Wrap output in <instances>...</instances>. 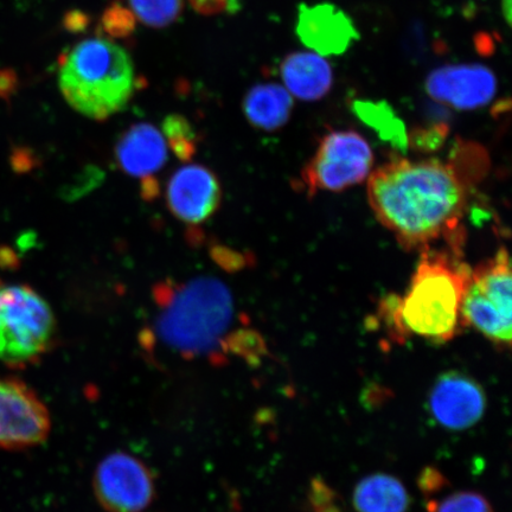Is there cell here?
<instances>
[{
  "label": "cell",
  "instance_id": "obj_1",
  "mask_svg": "<svg viewBox=\"0 0 512 512\" xmlns=\"http://www.w3.org/2000/svg\"><path fill=\"white\" fill-rule=\"evenodd\" d=\"M469 181L456 156L451 163L395 159L370 175L368 198L377 219L408 251L447 241L459 253Z\"/></svg>",
  "mask_w": 512,
  "mask_h": 512
},
{
  "label": "cell",
  "instance_id": "obj_2",
  "mask_svg": "<svg viewBox=\"0 0 512 512\" xmlns=\"http://www.w3.org/2000/svg\"><path fill=\"white\" fill-rule=\"evenodd\" d=\"M156 303L153 335L175 354L187 358L215 355L227 348L253 361L262 341L251 331L233 330L235 305L221 280L208 275L187 281L168 280L153 290Z\"/></svg>",
  "mask_w": 512,
  "mask_h": 512
},
{
  "label": "cell",
  "instance_id": "obj_3",
  "mask_svg": "<svg viewBox=\"0 0 512 512\" xmlns=\"http://www.w3.org/2000/svg\"><path fill=\"white\" fill-rule=\"evenodd\" d=\"M471 268L452 251L422 252L403 297L389 296L381 305L384 323L398 341L409 336L445 343L464 328L462 305Z\"/></svg>",
  "mask_w": 512,
  "mask_h": 512
},
{
  "label": "cell",
  "instance_id": "obj_4",
  "mask_svg": "<svg viewBox=\"0 0 512 512\" xmlns=\"http://www.w3.org/2000/svg\"><path fill=\"white\" fill-rule=\"evenodd\" d=\"M59 85L76 112L105 120L123 111L136 89L130 55L105 38H89L63 57Z\"/></svg>",
  "mask_w": 512,
  "mask_h": 512
},
{
  "label": "cell",
  "instance_id": "obj_5",
  "mask_svg": "<svg viewBox=\"0 0 512 512\" xmlns=\"http://www.w3.org/2000/svg\"><path fill=\"white\" fill-rule=\"evenodd\" d=\"M56 319L47 300L28 285L0 280V362L24 368L54 343Z\"/></svg>",
  "mask_w": 512,
  "mask_h": 512
},
{
  "label": "cell",
  "instance_id": "obj_6",
  "mask_svg": "<svg viewBox=\"0 0 512 512\" xmlns=\"http://www.w3.org/2000/svg\"><path fill=\"white\" fill-rule=\"evenodd\" d=\"M511 262L507 249L471 270L462 305L464 326H471L499 348H510L512 325Z\"/></svg>",
  "mask_w": 512,
  "mask_h": 512
},
{
  "label": "cell",
  "instance_id": "obj_7",
  "mask_svg": "<svg viewBox=\"0 0 512 512\" xmlns=\"http://www.w3.org/2000/svg\"><path fill=\"white\" fill-rule=\"evenodd\" d=\"M374 153L356 131H335L322 139L315 156L300 178L307 195L320 191L347 190L366 179L373 168Z\"/></svg>",
  "mask_w": 512,
  "mask_h": 512
},
{
  "label": "cell",
  "instance_id": "obj_8",
  "mask_svg": "<svg viewBox=\"0 0 512 512\" xmlns=\"http://www.w3.org/2000/svg\"><path fill=\"white\" fill-rule=\"evenodd\" d=\"M93 490L107 512H143L156 496V479L142 459L114 452L96 466Z\"/></svg>",
  "mask_w": 512,
  "mask_h": 512
},
{
  "label": "cell",
  "instance_id": "obj_9",
  "mask_svg": "<svg viewBox=\"0 0 512 512\" xmlns=\"http://www.w3.org/2000/svg\"><path fill=\"white\" fill-rule=\"evenodd\" d=\"M49 409L34 389L12 377L0 379V450L23 451L49 437Z\"/></svg>",
  "mask_w": 512,
  "mask_h": 512
},
{
  "label": "cell",
  "instance_id": "obj_10",
  "mask_svg": "<svg viewBox=\"0 0 512 512\" xmlns=\"http://www.w3.org/2000/svg\"><path fill=\"white\" fill-rule=\"evenodd\" d=\"M485 409L483 387L459 371L440 375L428 394V411L446 430L464 431L475 426Z\"/></svg>",
  "mask_w": 512,
  "mask_h": 512
},
{
  "label": "cell",
  "instance_id": "obj_11",
  "mask_svg": "<svg viewBox=\"0 0 512 512\" xmlns=\"http://www.w3.org/2000/svg\"><path fill=\"white\" fill-rule=\"evenodd\" d=\"M426 91L441 104L471 111L488 105L495 98L497 80L489 68L479 64L447 66L428 76Z\"/></svg>",
  "mask_w": 512,
  "mask_h": 512
},
{
  "label": "cell",
  "instance_id": "obj_12",
  "mask_svg": "<svg viewBox=\"0 0 512 512\" xmlns=\"http://www.w3.org/2000/svg\"><path fill=\"white\" fill-rule=\"evenodd\" d=\"M219 179L206 166L190 164L178 169L166 188L171 213L184 223L201 224L220 207Z\"/></svg>",
  "mask_w": 512,
  "mask_h": 512
},
{
  "label": "cell",
  "instance_id": "obj_13",
  "mask_svg": "<svg viewBox=\"0 0 512 512\" xmlns=\"http://www.w3.org/2000/svg\"><path fill=\"white\" fill-rule=\"evenodd\" d=\"M296 32L306 48L320 56H338L360 38L354 21L330 3L300 5Z\"/></svg>",
  "mask_w": 512,
  "mask_h": 512
},
{
  "label": "cell",
  "instance_id": "obj_14",
  "mask_svg": "<svg viewBox=\"0 0 512 512\" xmlns=\"http://www.w3.org/2000/svg\"><path fill=\"white\" fill-rule=\"evenodd\" d=\"M164 134L150 124L134 125L115 147L120 168L127 175L151 179L168 162V144Z\"/></svg>",
  "mask_w": 512,
  "mask_h": 512
},
{
  "label": "cell",
  "instance_id": "obj_15",
  "mask_svg": "<svg viewBox=\"0 0 512 512\" xmlns=\"http://www.w3.org/2000/svg\"><path fill=\"white\" fill-rule=\"evenodd\" d=\"M280 73L286 91L305 101L324 98L334 81L330 63L323 56L307 51L288 55L281 63Z\"/></svg>",
  "mask_w": 512,
  "mask_h": 512
},
{
  "label": "cell",
  "instance_id": "obj_16",
  "mask_svg": "<svg viewBox=\"0 0 512 512\" xmlns=\"http://www.w3.org/2000/svg\"><path fill=\"white\" fill-rule=\"evenodd\" d=\"M243 110L253 126L268 132L277 131L291 117L292 95L285 87L274 83L255 86L246 95Z\"/></svg>",
  "mask_w": 512,
  "mask_h": 512
},
{
  "label": "cell",
  "instance_id": "obj_17",
  "mask_svg": "<svg viewBox=\"0 0 512 512\" xmlns=\"http://www.w3.org/2000/svg\"><path fill=\"white\" fill-rule=\"evenodd\" d=\"M354 505L358 512H406L409 496L398 478L379 473L358 483Z\"/></svg>",
  "mask_w": 512,
  "mask_h": 512
},
{
  "label": "cell",
  "instance_id": "obj_18",
  "mask_svg": "<svg viewBox=\"0 0 512 512\" xmlns=\"http://www.w3.org/2000/svg\"><path fill=\"white\" fill-rule=\"evenodd\" d=\"M352 108H354L357 117L373 128L383 140L402 151L407 149L408 134L406 127L392 107L384 104V102L358 100L354 102Z\"/></svg>",
  "mask_w": 512,
  "mask_h": 512
},
{
  "label": "cell",
  "instance_id": "obj_19",
  "mask_svg": "<svg viewBox=\"0 0 512 512\" xmlns=\"http://www.w3.org/2000/svg\"><path fill=\"white\" fill-rule=\"evenodd\" d=\"M131 14L151 28H165L181 15L183 0H127Z\"/></svg>",
  "mask_w": 512,
  "mask_h": 512
},
{
  "label": "cell",
  "instance_id": "obj_20",
  "mask_svg": "<svg viewBox=\"0 0 512 512\" xmlns=\"http://www.w3.org/2000/svg\"><path fill=\"white\" fill-rule=\"evenodd\" d=\"M164 137L179 158L189 159L196 150L195 134L187 120L170 115L164 123Z\"/></svg>",
  "mask_w": 512,
  "mask_h": 512
},
{
  "label": "cell",
  "instance_id": "obj_21",
  "mask_svg": "<svg viewBox=\"0 0 512 512\" xmlns=\"http://www.w3.org/2000/svg\"><path fill=\"white\" fill-rule=\"evenodd\" d=\"M430 512H494L482 495L475 492H458L441 503L428 504Z\"/></svg>",
  "mask_w": 512,
  "mask_h": 512
},
{
  "label": "cell",
  "instance_id": "obj_22",
  "mask_svg": "<svg viewBox=\"0 0 512 512\" xmlns=\"http://www.w3.org/2000/svg\"><path fill=\"white\" fill-rule=\"evenodd\" d=\"M445 137L446 127L437 126L413 133L412 137L408 138V145L411 143L415 149L431 151L438 149V147L443 144Z\"/></svg>",
  "mask_w": 512,
  "mask_h": 512
},
{
  "label": "cell",
  "instance_id": "obj_23",
  "mask_svg": "<svg viewBox=\"0 0 512 512\" xmlns=\"http://www.w3.org/2000/svg\"><path fill=\"white\" fill-rule=\"evenodd\" d=\"M133 19L131 12H127L120 6H114V9L106 12L104 24L110 34L126 35L133 28Z\"/></svg>",
  "mask_w": 512,
  "mask_h": 512
},
{
  "label": "cell",
  "instance_id": "obj_24",
  "mask_svg": "<svg viewBox=\"0 0 512 512\" xmlns=\"http://www.w3.org/2000/svg\"><path fill=\"white\" fill-rule=\"evenodd\" d=\"M419 488L424 494L432 495L446 488L447 480L434 467H426L418 480Z\"/></svg>",
  "mask_w": 512,
  "mask_h": 512
},
{
  "label": "cell",
  "instance_id": "obj_25",
  "mask_svg": "<svg viewBox=\"0 0 512 512\" xmlns=\"http://www.w3.org/2000/svg\"><path fill=\"white\" fill-rule=\"evenodd\" d=\"M310 499L313 508L318 509L324 507V505L334 503L335 494L322 480L315 479L311 485Z\"/></svg>",
  "mask_w": 512,
  "mask_h": 512
},
{
  "label": "cell",
  "instance_id": "obj_26",
  "mask_svg": "<svg viewBox=\"0 0 512 512\" xmlns=\"http://www.w3.org/2000/svg\"><path fill=\"white\" fill-rule=\"evenodd\" d=\"M194 9L204 15H214L217 12L228 10L234 4L232 0H190Z\"/></svg>",
  "mask_w": 512,
  "mask_h": 512
},
{
  "label": "cell",
  "instance_id": "obj_27",
  "mask_svg": "<svg viewBox=\"0 0 512 512\" xmlns=\"http://www.w3.org/2000/svg\"><path fill=\"white\" fill-rule=\"evenodd\" d=\"M315 510H316V512H342L341 510H339L338 507H336V505L334 503L324 505V507H320Z\"/></svg>",
  "mask_w": 512,
  "mask_h": 512
},
{
  "label": "cell",
  "instance_id": "obj_28",
  "mask_svg": "<svg viewBox=\"0 0 512 512\" xmlns=\"http://www.w3.org/2000/svg\"><path fill=\"white\" fill-rule=\"evenodd\" d=\"M510 9H511V0H504L503 2V10L505 12V16H507V21H510Z\"/></svg>",
  "mask_w": 512,
  "mask_h": 512
}]
</instances>
